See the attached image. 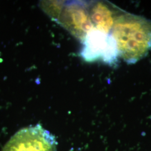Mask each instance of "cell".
Wrapping results in <instances>:
<instances>
[{
    "mask_svg": "<svg viewBox=\"0 0 151 151\" xmlns=\"http://www.w3.org/2000/svg\"><path fill=\"white\" fill-rule=\"evenodd\" d=\"M111 35L119 57L129 65L142 60L151 50V20L125 11L114 23Z\"/></svg>",
    "mask_w": 151,
    "mask_h": 151,
    "instance_id": "1",
    "label": "cell"
},
{
    "mask_svg": "<svg viewBox=\"0 0 151 151\" xmlns=\"http://www.w3.org/2000/svg\"><path fill=\"white\" fill-rule=\"evenodd\" d=\"M80 55L87 62L101 60L110 66L118 65L119 52L116 42L111 34L92 29L82 42Z\"/></svg>",
    "mask_w": 151,
    "mask_h": 151,
    "instance_id": "2",
    "label": "cell"
},
{
    "mask_svg": "<svg viewBox=\"0 0 151 151\" xmlns=\"http://www.w3.org/2000/svg\"><path fill=\"white\" fill-rule=\"evenodd\" d=\"M57 147L55 137L38 124L17 132L2 151H57Z\"/></svg>",
    "mask_w": 151,
    "mask_h": 151,
    "instance_id": "3",
    "label": "cell"
},
{
    "mask_svg": "<svg viewBox=\"0 0 151 151\" xmlns=\"http://www.w3.org/2000/svg\"><path fill=\"white\" fill-rule=\"evenodd\" d=\"M56 22L81 43L94 26L92 22L88 2H65Z\"/></svg>",
    "mask_w": 151,
    "mask_h": 151,
    "instance_id": "4",
    "label": "cell"
},
{
    "mask_svg": "<svg viewBox=\"0 0 151 151\" xmlns=\"http://www.w3.org/2000/svg\"><path fill=\"white\" fill-rule=\"evenodd\" d=\"M88 7L94 27L106 34H111L116 20L125 12L108 1L88 2Z\"/></svg>",
    "mask_w": 151,
    "mask_h": 151,
    "instance_id": "5",
    "label": "cell"
},
{
    "mask_svg": "<svg viewBox=\"0 0 151 151\" xmlns=\"http://www.w3.org/2000/svg\"><path fill=\"white\" fill-rule=\"evenodd\" d=\"M65 3L64 1H47L40 2V6L51 19L56 22Z\"/></svg>",
    "mask_w": 151,
    "mask_h": 151,
    "instance_id": "6",
    "label": "cell"
}]
</instances>
